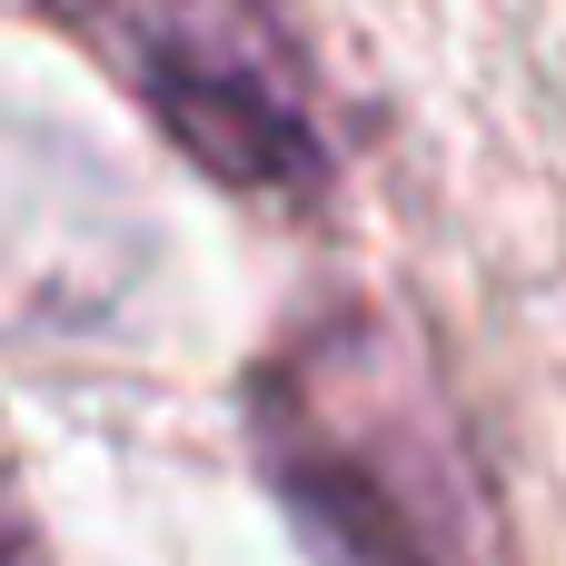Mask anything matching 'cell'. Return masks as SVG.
I'll return each mask as SVG.
<instances>
[{
  "label": "cell",
  "mask_w": 566,
  "mask_h": 566,
  "mask_svg": "<svg viewBox=\"0 0 566 566\" xmlns=\"http://www.w3.org/2000/svg\"><path fill=\"white\" fill-rule=\"evenodd\" d=\"M30 10L70 50H90L219 189L269 209L328 189V139L279 0H30Z\"/></svg>",
  "instance_id": "cell-1"
}]
</instances>
